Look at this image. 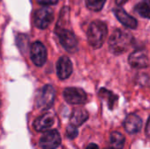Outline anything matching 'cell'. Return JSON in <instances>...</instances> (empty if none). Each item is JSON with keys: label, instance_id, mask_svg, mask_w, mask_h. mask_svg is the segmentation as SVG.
Listing matches in <instances>:
<instances>
[{"label": "cell", "instance_id": "6da1fadb", "mask_svg": "<svg viewBox=\"0 0 150 149\" xmlns=\"http://www.w3.org/2000/svg\"><path fill=\"white\" fill-rule=\"evenodd\" d=\"M133 42V35L121 29L115 30L109 39V49L114 54L125 53Z\"/></svg>", "mask_w": 150, "mask_h": 149}, {"label": "cell", "instance_id": "7a4b0ae2", "mask_svg": "<svg viewBox=\"0 0 150 149\" xmlns=\"http://www.w3.org/2000/svg\"><path fill=\"white\" fill-rule=\"evenodd\" d=\"M107 32L108 30L105 23L99 20L93 21L90 25L87 32V39L90 45L94 48L101 47L106 40Z\"/></svg>", "mask_w": 150, "mask_h": 149}, {"label": "cell", "instance_id": "3957f363", "mask_svg": "<svg viewBox=\"0 0 150 149\" xmlns=\"http://www.w3.org/2000/svg\"><path fill=\"white\" fill-rule=\"evenodd\" d=\"M55 91L54 89L47 84L45 85L39 92L36 97V105L40 110H47L49 109L54 100Z\"/></svg>", "mask_w": 150, "mask_h": 149}, {"label": "cell", "instance_id": "277c9868", "mask_svg": "<svg viewBox=\"0 0 150 149\" xmlns=\"http://www.w3.org/2000/svg\"><path fill=\"white\" fill-rule=\"evenodd\" d=\"M58 38L62 46L69 53H74L78 48L77 40L75 34L69 29L57 28L56 29Z\"/></svg>", "mask_w": 150, "mask_h": 149}, {"label": "cell", "instance_id": "5b68a950", "mask_svg": "<svg viewBox=\"0 0 150 149\" xmlns=\"http://www.w3.org/2000/svg\"><path fill=\"white\" fill-rule=\"evenodd\" d=\"M61 143L62 139L57 130L46 132L40 140V146L42 149H56Z\"/></svg>", "mask_w": 150, "mask_h": 149}, {"label": "cell", "instance_id": "8992f818", "mask_svg": "<svg viewBox=\"0 0 150 149\" xmlns=\"http://www.w3.org/2000/svg\"><path fill=\"white\" fill-rule=\"evenodd\" d=\"M63 97L70 105H83L87 101V95L80 88H67L63 91Z\"/></svg>", "mask_w": 150, "mask_h": 149}, {"label": "cell", "instance_id": "52a82bcc", "mask_svg": "<svg viewBox=\"0 0 150 149\" xmlns=\"http://www.w3.org/2000/svg\"><path fill=\"white\" fill-rule=\"evenodd\" d=\"M30 55H31V59L33 62L36 66L41 67L45 64L47 61L46 47L40 41H35L31 46Z\"/></svg>", "mask_w": 150, "mask_h": 149}, {"label": "cell", "instance_id": "ba28073f", "mask_svg": "<svg viewBox=\"0 0 150 149\" xmlns=\"http://www.w3.org/2000/svg\"><path fill=\"white\" fill-rule=\"evenodd\" d=\"M54 18V11L48 7H44L38 10L34 15V24L40 29H46Z\"/></svg>", "mask_w": 150, "mask_h": 149}, {"label": "cell", "instance_id": "9c48e42d", "mask_svg": "<svg viewBox=\"0 0 150 149\" xmlns=\"http://www.w3.org/2000/svg\"><path fill=\"white\" fill-rule=\"evenodd\" d=\"M129 64L135 68H145L149 67V60L147 54L142 50L133 52L128 58Z\"/></svg>", "mask_w": 150, "mask_h": 149}, {"label": "cell", "instance_id": "30bf717a", "mask_svg": "<svg viewBox=\"0 0 150 149\" xmlns=\"http://www.w3.org/2000/svg\"><path fill=\"white\" fill-rule=\"evenodd\" d=\"M56 71L58 77L62 80L67 79L70 76L73 71V66L69 57L62 56L58 60L56 65Z\"/></svg>", "mask_w": 150, "mask_h": 149}, {"label": "cell", "instance_id": "8fae6325", "mask_svg": "<svg viewBox=\"0 0 150 149\" xmlns=\"http://www.w3.org/2000/svg\"><path fill=\"white\" fill-rule=\"evenodd\" d=\"M125 129L129 133H139L142 127V120L136 114H129L124 122Z\"/></svg>", "mask_w": 150, "mask_h": 149}, {"label": "cell", "instance_id": "7c38bea8", "mask_svg": "<svg viewBox=\"0 0 150 149\" xmlns=\"http://www.w3.org/2000/svg\"><path fill=\"white\" fill-rule=\"evenodd\" d=\"M113 11H114L117 18L126 27L130 28V29H135L137 27V25H138L137 20L134 17L129 15L125 10H123L121 8H117V9H114Z\"/></svg>", "mask_w": 150, "mask_h": 149}, {"label": "cell", "instance_id": "4fadbf2b", "mask_svg": "<svg viewBox=\"0 0 150 149\" xmlns=\"http://www.w3.org/2000/svg\"><path fill=\"white\" fill-rule=\"evenodd\" d=\"M54 125V117L51 113H46L40 118L36 119L33 126L36 131L43 132L49 129Z\"/></svg>", "mask_w": 150, "mask_h": 149}, {"label": "cell", "instance_id": "5bb4252c", "mask_svg": "<svg viewBox=\"0 0 150 149\" xmlns=\"http://www.w3.org/2000/svg\"><path fill=\"white\" fill-rule=\"evenodd\" d=\"M89 114L87 111L83 108H76L75 109L70 116V125L77 127L82 126L87 119Z\"/></svg>", "mask_w": 150, "mask_h": 149}, {"label": "cell", "instance_id": "9a60e30c", "mask_svg": "<svg viewBox=\"0 0 150 149\" xmlns=\"http://www.w3.org/2000/svg\"><path fill=\"white\" fill-rule=\"evenodd\" d=\"M110 142L112 149H122L125 144V137L119 132H113L111 134Z\"/></svg>", "mask_w": 150, "mask_h": 149}, {"label": "cell", "instance_id": "2e32d148", "mask_svg": "<svg viewBox=\"0 0 150 149\" xmlns=\"http://www.w3.org/2000/svg\"><path fill=\"white\" fill-rule=\"evenodd\" d=\"M99 97H102L103 99L107 101V104L110 107V109H112V106L115 104V101H117L118 97L116 95H114L112 91L107 90L105 89H101L99 90Z\"/></svg>", "mask_w": 150, "mask_h": 149}, {"label": "cell", "instance_id": "e0dca14e", "mask_svg": "<svg viewBox=\"0 0 150 149\" xmlns=\"http://www.w3.org/2000/svg\"><path fill=\"white\" fill-rule=\"evenodd\" d=\"M135 11L143 18H149L150 15V5L149 0H143L135 6Z\"/></svg>", "mask_w": 150, "mask_h": 149}, {"label": "cell", "instance_id": "ac0fdd59", "mask_svg": "<svg viewBox=\"0 0 150 149\" xmlns=\"http://www.w3.org/2000/svg\"><path fill=\"white\" fill-rule=\"evenodd\" d=\"M105 4V0H86V6L93 11H99Z\"/></svg>", "mask_w": 150, "mask_h": 149}, {"label": "cell", "instance_id": "d6986e66", "mask_svg": "<svg viewBox=\"0 0 150 149\" xmlns=\"http://www.w3.org/2000/svg\"><path fill=\"white\" fill-rule=\"evenodd\" d=\"M66 134L67 136L69 138V139H75L77 134H78V131H77V128L72 125H69L68 127H67V131H66Z\"/></svg>", "mask_w": 150, "mask_h": 149}, {"label": "cell", "instance_id": "ffe728a7", "mask_svg": "<svg viewBox=\"0 0 150 149\" xmlns=\"http://www.w3.org/2000/svg\"><path fill=\"white\" fill-rule=\"evenodd\" d=\"M39 4H43V5H51L54 4L58 2V0H38Z\"/></svg>", "mask_w": 150, "mask_h": 149}, {"label": "cell", "instance_id": "44dd1931", "mask_svg": "<svg viewBox=\"0 0 150 149\" xmlns=\"http://www.w3.org/2000/svg\"><path fill=\"white\" fill-rule=\"evenodd\" d=\"M85 149H99L98 148V146L97 144H94V143H91L87 148Z\"/></svg>", "mask_w": 150, "mask_h": 149}, {"label": "cell", "instance_id": "7402d4cb", "mask_svg": "<svg viewBox=\"0 0 150 149\" xmlns=\"http://www.w3.org/2000/svg\"><path fill=\"white\" fill-rule=\"evenodd\" d=\"M115 1H116V4H117L121 5V4H125L127 0H115Z\"/></svg>", "mask_w": 150, "mask_h": 149}, {"label": "cell", "instance_id": "603a6c76", "mask_svg": "<svg viewBox=\"0 0 150 149\" xmlns=\"http://www.w3.org/2000/svg\"><path fill=\"white\" fill-rule=\"evenodd\" d=\"M0 106H1V99H0Z\"/></svg>", "mask_w": 150, "mask_h": 149}, {"label": "cell", "instance_id": "cb8c5ba5", "mask_svg": "<svg viewBox=\"0 0 150 149\" xmlns=\"http://www.w3.org/2000/svg\"><path fill=\"white\" fill-rule=\"evenodd\" d=\"M108 149H112V148H108Z\"/></svg>", "mask_w": 150, "mask_h": 149}]
</instances>
